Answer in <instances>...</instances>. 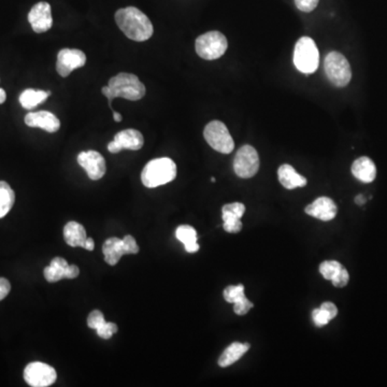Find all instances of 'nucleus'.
I'll return each mask as SVG.
<instances>
[{
    "label": "nucleus",
    "mask_w": 387,
    "mask_h": 387,
    "mask_svg": "<svg viewBox=\"0 0 387 387\" xmlns=\"http://www.w3.org/2000/svg\"><path fill=\"white\" fill-rule=\"evenodd\" d=\"M115 22L124 35L133 41H146L153 35L152 22L137 8L127 7L116 11Z\"/></svg>",
    "instance_id": "f257e3e1"
},
{
    "label": "nucleus",
    "mask_w": 387,
    "mask_h": 387,
    "mask_svg": "<svg viewBox=\"0 0 387 387\" xmlns=\"http://www.w3.org/2000/svg\"><path fill=\"white\" fill-rule=\"evenodd\" d=\"M102 93L108 98L109 106H112L114 98L129 99L137 102L144 97L146 93L144 84L135 74L121 72L109 80L108 87H102Z\"/></svg>",
    "instance_id": "f03ea898"
},
{
    "label": "nucleus",
    "mask_w": 387,
    "mask_h": 387,
    "mask_svg": "<svg viewBox=\"0 0 387 387\" xmlns=\"http://www.w3.org/2000/svg\"><path fill=\"white\" fill-rule=\"evenodd\" d=\"M177 177V166L170 158H156L143 168L141 181L146 188H154L167 184Z\"/></svg>",
    "instance_id": "7ed1b4c3"
},
{
    "label": "nucleus",
    "mask_w": 387,
    "mask_h": 387,
    "mask_svg": "<svg viewBox=\"0 0 387 387\" xmlns=\"http://www.w3.org/2000/svg\"><path fill=\"white\" fill-rule=\"evenodd\" d=\"M294 65L302 74H311L318 70L320 53L316 42L310 37H301L294 49Z\"/></svg>",
    "instance_id": "20e7f679"
},
{
    "label": "nucleus",
    "mask_w": 387,
    "mask_h": 387,
    "mask_svg": "<svg viewBox=\"0 0 387 387\" xmlns=\"http://www.w3.org/2000/svg\"><path fill=\"white\" fill-rule=\"evenodd\" d=\"M324 69L328 80L337 87H346L352 79L350 63L339 52L328 53L324 63Z\"/></svg>",
    "instance_id": "39448f33"
},
{
    "label": "nucleus",
    "mask_w": 387,
    "mask_h": 387,
    "mask_svg": "<svg viewBox=\"0 0 387 387\" xmlns=\"http://www.w3.org/2000/svg\"><path fill=\"white\" fill-rule=\"evenodd\" d=\"M228 47L226 37L220 32H206L196 39L195 49L197 54L206 60L220 58Z\"/></svg>",
    "instance_id": "423d86ee"
},
{
    "label": "nucleus",
    "mask_w": 387,
    "mask_h": 387,
    "mask_svg": "<svg viewBox=\"0 0 387 387\" xmlns=\"http://www.w3.org/2000/svg\"><path fill=\"white\" fill-rule=\"evenodd\" d=\"M203 137L208 144L220 153L230 154L234 151V139L223 122H210L205 127Z\"/></svg>",
    "instance_id": "0eeeda50"
},
{
    "label": "nucleus",
    "mask_w": 387,
    "mask_h": 387,
    "mask_svg": "<svg viewBox=\"0 0 387 387\" xmlns=\"http://www.w3.org/2000/svg\"><path fill=\"white\" fill-rule=\"evenodd\" d=\"M139 247L136 240L133 236H125L123 239L120 238H109L102 245V253L104 255V261L110 266H115L120 262V259L125 254H137Z\"/></svg>",
    "instance_id": "6e6552de"
},
{
    "label": "nucleus",
    "mask_w": 387,
    "mask_h": 387,
    "mask_svg": "<svg viewBox=\"0 0 387 387\" xmlns=\"http://www.w3.org/2000/svg\"><path fill=\"white\" fill-rule=\"evenodd\" d=\"M234 170L242 179L253 178L259 170V156L252 146H243L234 156Z\"/></svg>",
    "instance_id": "1a4fd4ad"
},
{
    "label": "nucleus",
    "mask_w": 387,
    "mask_h": 387,
    "mask_svg": "<svg viewBox=\"0 0 387 387\" xmlns=\"http://www.w3.org/2000/svg\"><path fill=\"white\" fill-rule=\"evenodd\" d=\"M56 377L54 368L40 362L28 364L24 370L25 381L32 387L49 386L56 381Z\"/></svg>",
    "instance_id": "9d476101"
},
{
    "label": "nucleus",
    "mask_w": 387,
    "mask_h": 387,
    "mask_svg": "<svg viewBox=\"0 0 387 387\" xmlns=\"http://www.w3.org/2000/svg\"><path fill=\"white\" fill-rule=\"evenodd\" d=\"M87 63V55L81 49H63L57 54L56 70L60 77L67 78L74 70L79 69Z\"/></svg>",
    "instance_id": "9b49d317"
},
{
    "label": "nucleus",
    "mask_w": 387,
    "mask_h": 387,
    "mask_svg": "<svg viewBox=\"0 0 387 387\" xmlns=\"http://www.w3.org/2000/svg\"><path fill=\"white\" fill-rule=\"evenodd\" d=\"M144 144L142 133L136 129H125L116 133L114 140L108 144L110 153H119L122 150L138 151Z\"/></svg>",
    "instance_id": "f8f14e48"
},
{
    "label": "nucleus",
    "mask_w": 387,
    "mask_h": 387,
    "mask_svg": "<svg viewBox=\"0 0 387 387\" xmlns=\"http://www.w3.org/2000/svg\"><path fill=\"white\" fill-rule=\"evenodd\" d=\"M78 163L87 171L91 180H100L106 175V161L102 154L96 151L81 152L78 155Z\"/></svg>",
    "instance_id": "ddd939ff"
},
{
    "label": "nucleus",
    "mask_w": 387,
    "mask_h": 387,
    "mask_svg": "<svg viewBox=\"0 0 387 387\" xmlns=\"http://www.w3.org/2000/svg\"><path fill=\"white\" fill-rule=\"evenodd\" d=\"M28 22L37 34H43L51 30L53 25L51 5L45 1H40L34 5L28 13Z\"/></svg>",
    "instance_id": "4468645a"
},
{
    "label": "nucleus",
    "mask_w": 387,
    "mask_h": 387,
    "mask_svg": "<svg viewBox=\"0 0 387 387\" xmlns=\"http://www.w3.org/2000/svg\"><path fill=\"white\" fill-rule=\"evenodd\" d=\"M305 211L310 217H316L318 220L324 221V222H328V221L333 220L337 217L338 208L331 198L320 197L314 200L311 205L307 206Z\"/></svg>",
    "instance_id": "2eb2a0df"
},
{
    "label": "nucleus",
    "mask_w": 387,
    "mask_h": 387,
    "mask_svg": "<svg viewBox=\"0 0 387 387\" xmlns=\"http://www.w3.org/2000/svg\"><path fill=\"white\" fill-rule=\"evenodd\" d=\"M25 124L30 127H38L47 133H56L60 129V121L49 111L30 112L25 116Z\"/></svg>",
    "instance_id": "dca6fc26"
},
{
    "label": "nucleus",
    "mask_w": 387,
    "mask_h": 387,
    "mask_svg": "<svg viewBox=\"0 0 387 387\" xmlns=\"http://www.w3.org/2000/svg\"><path fill=\"white\" fill-rule=\"evenodd\" d=\"M278 177H279L282 186L285 188L286 190L305 188L308 183L304 175H299L293 166L287 165V164L280 166L279 170H278Z\"/></svg>",
    "instance_id": "f3484780"
},
{
    "label": "nucleus",
    "mask_w": 387,
    "mask_h": 387,
    "mask_svg": "<svg viewBox=\"0 0 387 387\" xmlns=\"http://www.w3.org/2000/svg\"><path fill=\"white\" fill-rule=\"evenodd\" d=\"M351 170H352L353 175L360 182L371 183L375 180V177H377V167H375V163L373 159H370L366 156L357 158L353 163Z\"/></svg>",
    "instance_id": "a211bd4d"
},
{
    "label": "nucleus",
    "mask_w": 387,
    "mask_h": 387,
    "mask_svg": "<svg viewBox=\"0 0 387 387\" xmlns=\"http://www.w3.org/2000/svg\"><path fill=\"white\" fill-rule=\"evenodd\" d=\"M64 238L67 245L72 247H84L87 236L85 228L77 222L67 223L64 228Z\"/></svg>",
    "instance_id": "6ab92c4d"
},
{
    "label": "nucleus",
    "mask_w": 387,
    "mask_h": 387,
    "mask_svg": "<svg viewBox=\"0 0 387 387\" xmlns=\"http://www.w3.org/2000/svg\"><path fill=\"white\" fill-rule=\"evenodd\" d=\"M249 343H232V344L222 353L221 357L219 358V366L222 368L232 366V364L236 363L242 356L245 355V353L249 351Z\"/></svg>",
    "instance_id": "aec40b11"
},
{
    "label": "nucleus",
    "mask_w": 387,
    "mask_h": 387,
    "mask_svg": "<svg viewBox=\"0 0 387 387\" xmlns=\"http://www.w3.org/2000/svg\"><path fill=\"white\" fill-rule=\"evenodd\" d=\"M175 237L184 245L185 251L188 253H196L199 251L197 243V232L190 225H182L177 228Z\"/></svg>",
    "instance_id": "412c9836"
},
{
    "label": "nucleus",
    "mask_w": 387,
    "mask_h": 387,
    "mask_svg": "<svg viewBox=\"0 0 387 387\" xmlns=\"http://www.w3.org/2000/svg\"><path fill=\"white\" fill-rule=\"evenodd\" d=\"M51 95V91H35V89H25L20 96V104L26 110H32L38 104H42L47 100V97Z\"/></svg>",
    "instance_id": "4be33fe9"
},
{
    "label": "nucleus",
    "mask_w": 387,
    "mask_h": 387,
    "mask_svg": "<svg viewBox=\"0 0 387 387\" xmlns=\"http://www.w3.org/2000/svg\"><path fill=\"white\" fill-rule=\"evenodd\" d=\"M15 201V194L7 182L0 181V219L10 212Z\"/></svg>",
    "instance_id": "5701e85b"
},
{
    "label": "nucleus",
    "mask_w": 387,
    "mask_h": 387,
    "mask_svg": "<svg viewBox=\"0 0 387 387\" xmlns=\"http://www.w3.org/2000/svg\"><path fill=\"white\" fill-rule=\"evenodd\" d=\"M223 296L225 300L230 304H237L243 299L247 298L245 294V286L242 284L239 285L227 286L226 289L223 291Z\"/></svg>",
    "instance_id": "b1692460"
},
{
    "label": "nucleus",
    "mask_w": 387,
    "mask_h": 387,
    "mask_svg": "<svg viewBox=\"0 0 387 387\" xmlns=\"http://www.w3.org/2000/svg\"><path fill=\"white\" fill-rule=\"evenodd\" d=\"M342 268V265L337 261H326V262L322 263L321 266H320V272H321L324 279L331 281Z\"/></svg>",
    "instance_id": "393cba45"
},
{
    "label": "nucleus",
    "mask_w": 387,
    "mask_h": 387,
    "mask_svg": "<svg viewBox=\"0 0 387 387\" xmlns=\"http://www.w3.org/2000/svg\"><path fill=\"white\" fill-rule=\"evenodd\" d=\"M222 217L225 232H230V234H237V232H241V219L234 217V215L227 214V213H222Z\"/></svg>",
    "instance_id": "a878e982"
},
{
    "label": "nucleus",
    "mask_w": 387,
    "mask_h": 387,
    "mask_svg": "<svg viewBox=\"0 0 387 387\" xmlns=\"http://www.w3.org/2000/svg\"><path fill=\"white\" fill-rule=\"evenodd\" d=\"M65 272H66V269L63 270V269L55 268V267L47 266V268L45 269V278L47 282L49 283H55V282H58L60 280L64 279L65 278Z\"/></svg>",
    "instance_id": "bb28decb"
},
{
    "label": "nucleus",
    "mask_w": 387,
    "mask_h": 387,
    "mask_svg": "<svg viewBox=\"0 0 387 387\" xmlns=\"http://www.w3.org/2000/svg\"><path fill=\"white\" fill-rule=\"evenodd\" d=\"M245 212V206L241 203H227L223 207L222 213L234 215L241 219Z\"/></svg>",
    "instance_id": "cd10ccee"
},
{
    "label": "nucleus",
    "mask_w": 387,
    "mask_h": 387,
    "mask_svg": "<svg viewBox=\"0 0 387 387\" xmlns=\"http://www.w3.org/2000/svg\"><path fill=\"white\" fill-rule=\"evenodd\" d=\"M106 323L104 321V314L98 310L91 311V314L89 316V318H87V325H89V328L91 329H98L100 326L104 325Z\"/></svg>",
    "instance_id": "c85d7f7f"
},
{
    "label": "nucleus",
    "mask_w": 387,
    "mask_h": 387,
    "mask_svg": "<svg viewBox=\"0 0 387 387\" xmlns=\"http://www.w3.org/2000/svg\"><path fill=\"white\" fill-rule=\"evenodd\" d=\"M118 333V326L111 322H106L104 325L97 329V335L102 339H110L114 333Z\"/></svg>",
    "instance_id": "c756f323"
},
{
    "label": "nucleus",
    "mask_w": 387,
    "mask_h": 387,
    "mask_svg": "<svg viewBox=\"0 0 387 387\" xmlns=\"http://www.w3.org/2000/svg\"><path fill=\"white\" fill-rule=\"evenodd\" d=\"M312 318H313L314 324L318 327H323L331 321L329 316L321 308L314 309L312 311Z\"/></svg>",
    "instance_id": "7c9ffc66"
},
{
    "label": "nucleus",
    "mask_w": 387,
    "mask_h": 387,
    "mask_svg": "<svg viewBox=\"0 0 387 387\" xmlns=\"http://www.w3.org/2000/svg\"><path fill=\"white\" fill-rule=\"evenodd\" d=\"M349 281H350V274H349L348 270H346L344 267H343L340 272H339V274L331 280L333 285L335 286V287H339V289L348 285Z\"/></svg>",
    "instance_id": "2f4dec72"
},
{
    "label": "nucleus",
    "mask_w": 387,
    "mask_h": 387,
    "mask_svg": "<svg viewBox=\"0 0 387 387\" xmlns=\"http://www.w3.org/2000/svg\"><path fill=\"white\" fill-rule=\"evenodd\" d=\"M320 0H295L296 7L302 12H312L318 7Z\"/></svg>",
    "instance_id": "473e14b6"
},
{
    "label": "nucleus",
    "mask_w": 387,
    "mask_h": 387,
    "mask_svg": "<svg viewBox=\"0 0 387 387\" xmlns=\"http://www.w3.org/2000/svg\"><path fill=\"white\" fill-rule=\"evenodd\" d=\"M253 307L254 306H253V304H252L249 299H243L240 302L234 304V313L237 314V316H245Z\"/></svg>",
    "instance_id": "72a5a7b5"
},
{
    "label": "nucleus",
    "mask_w": 387,
    "mask_h": 387,
    "mask_svg": "<svg viewBox=\"0 0 387 387\" xmlns=\"http://www.w3.org/2000/svg\"><path fill=\"white\" fill-rule=\"evenodd\" d=\"M320 308L323 309L331 320H333L335 316H338V308H337L335 305L333 304V302H329V301L324 302Z\"/></svg>",
    "instance_id": "f704fd0d"
},
{
    "label": "nucleus",
    "mask_w": 387,
    "mask_h": 387,
    "mask_svg": "<svg viewBox=\"0 0 387 387\" xmlns=\"http://www.w3.org/2000/svg\"><path fill=\"white\" fill-rule=\"evenodd\" d=\"M10 282L5 278H0V301L8 296V294L10 293Z\"/></svg>",
    "instance_id": "c9c22d12"
},
{
    "label": "nucleus",
    "mask_w": 387,
    "mask_h": 387,
    "mask_svg": "<svg viewBox=\"0 0 387 387\" xmlns=\"http://www.w3.org/2000/svg\"><path fill=\"white\" fill-rule=\"evenodd\" d=\"M80 270L79 267L76 266V265H69L67 267L66 272H65V278L66 279H74L79 276Z\"/></svg>",
    "instance_id": "e433bc0d"
},
{
    "label": "nucleus",
    "mask_w": 387,
    "mask_h": 387,
    "mask_svg": "<svg viewBox=\"0 0 387 387\" xmlns=\"http://www.w3.org/2000/svg\"><path fill=\"white\" fill-rule=\"evenodd\" d=\"M84 249L87 250V251H93L95 249V242L91 238L87 237V241L84 243Z\"/></svg>",
    "instance_id": "4c0bfd02"
},
{
    "label": "nucleus",
    "mask_w": 387,
    "mask_h": 387,
    "mask_svg": "<svg viewBox=\"0 0 387 387\" xmlns=\"http://www.w3.org/2000/svg\"><path fill=\"white\" fill-rule=\"evenodd\" d=\"M5 99H7L5 91L3 89H0V104H3L5 102Z\"/></svg>",
    "instance_id": "58836bf2"
},
{
    "label": "nucleus",
    "mask_w": 387,
    "mask_h": 387,
    "mask_svg": "<svg viewBox=\"0 0 387 387\" xmlns=\"http://www.w3.org/2000/svg\"><path fill=\"white\" fill-rule=\"evenodd\" d=\"M355 203L357 205L362 206L366 203L365 197L363 195H358L357 197L355 198Z\"/></svg>",
    "instance_id": "ea45409f"
},
{
    "label": "nucleus",
    "mask_w": 387,
    "mask_h": 387,
    "mask_svg": "<svg viewBox=\"0 0 387 387\" xmlns=\"http://www.w3.org/2000/svg\"><path fill=\"white\" fill-rule=\"evenodd\" d=\"M113 120L115 122H122V120H123V118H122L121 114L119 113V112H113Z\"/></svg>",
    "instance_id": "a19ab883"
},
{
    "label": "nucleus",
    "mask_w": 387,
    "mask_h": 387,
    "mask_svg": "<svg viewBox=\"0 0 387 387\" xmlns=\"http://www.w3.org/2000/svg\"><path fill=\"white\" fill-rule=\"evenodd\" d=\"M211 181H212V182H215V178H211Z\"/></svg>",
    "instance_id": "79ce46f5"
}]
</instances>
